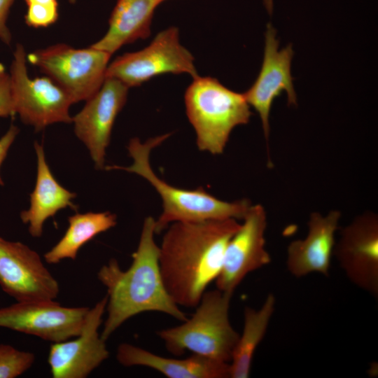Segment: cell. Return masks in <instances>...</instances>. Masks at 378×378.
Segmentation results:
<instances>
[{
    "label": "cell",
    "instance_id": "obj_1",
    "mask_svg": "<svg viewBox=\"0 0 378 378\" xmlns=\"http://www.w3.org/2000/svg\"><path fill=\"white\" fill-rule=\"evenodd\" d=\"M240 227L234 218L174 222L159 246L167 292L178 306L195 308L221 270L227 245Z\"/></svg>",
    "mask_w": 378,
    "mask_h": 378
},
{
    "label": "cell",
    "instance_id": "obj_2",
    "mask_svg": "<svg viewBox=\"0 0 378 378\" xmlns=\"http://www.w3.org/2000/svg\"><path fill=\"white\" fill-rule=\"evenodd\" d=\"M155 220L145 218L139 242L130 267L122 270L111 259L98 272L107 290V316L101 337H109L131 317L145 312H158L183 321L186 314L172 300L164 286L159 265V246L154 235Z\"/></svg>",
    "mask_w": 378,
    "mask_h": 378
},
{
    "label": "cell",
    "instance_id": "obj_3",
    "mask_svg": "<svg viewBox=\"0 0 378 378\" xmlns=\"http://www.w3.org/2000/svg\"><path fill=\"white\" fill-rule=\"evenodd\" d=\"M170 133L160 135L142 143L132 139L127 146L133 163L129 167L108 166L106 169H122L136 174L148 181L160 195L163 210L155 221V234H160L174 222H196L208 220L234 218L243 220L251 202L247 199L233 202L219 200L204 188L187 190L171 186L159 178L150 163V154L160 145Z\"/></svg>",
    "mask_w": 378,
    "mask_h": 378
},
{
    "label": "cell",
    "instance_id": "obj_4",
    "mask_svg": "<svg viewBox=\"0 0 378 378\" xmlns=\"http://www.w3.org/2000/svg\"><path fill=\"white\" fill-rule=\"evenodd\" d=\"M184 101L198 148L213 155L223 153L232 130L247 124L253 114L243 94L209 76L194 78Z\"/></svg>",
    "mask_w": 378,
    "mask_h": 378
},
{
    "label": "cell",
    "instance_id": "obj_5",
    "mask_svg": "<svg viewBox=\"0 0 378 378\" xmlns=\"http://www.w3.org/2000/svg\"><path fill=\"white\" fill-rule=\"evenodd\" d=\"M232 296L217 288L206 290L190 318L179 326L157 331V335L176 356L189 351L230 363L239 336L229 317Z\"/></svg>",
    "mask_w": 378,
    "mask_h": 378
},
{
    "label": "cell",
    "instance_id": "obj_6",
    "mask_svg": "<svg viewBox=\"0 0 378 378\" xmlns=\"http://www.w3.org/2000/svg\"><path fill=\"white\" fill-rule=\"evenodd\" d=\"M111 56L91 46L75 48L57 43L30 52L27 60L63 89L74 104L88 100L99 90Z\"/></svg>",
    "mask_w": 378,
    "mask_h": 378
},
{
    "label": "cell",
    "instance_id": "obj_7",
    "mask_svg": "<svg viewBox=\"0 0 378 378\" xmlns=\"http://www.w3.org/2000/svg\"><path fill=\"white\" fill-rule=\"evenodd\" d=\"M26 63L24 48L18 43L9 74L15 113L36 132L54 123L72 122L69 107L73 103L68 94L46 76L31 78Z\"/></svg>",
    "mask_w": 378,
    "mask_h": 378
},
{
    "label": "cell",
    "instance_id": "obj_8",
    "mask_svg": "<svg viewBox=\"0 0 378 378\" xmlns=\"http://www.w3.org/2000/svg\"><path fill=\"white\" fill-rule=\"evenodd\" d=\"M198 76L192 54L181 43L178 29L170 27L159 32L144 49L127 52L108 64L106 78H115L129 88L164 74Z\"/></svg>",
    "mask_w": 378,
    "mask_h": 378
},
{
    "label": "cell",
    "instance_id": "obj_9",
    "mask_svg": "<svg viewBox=\"0 0 378 378\" xmlns=\"http://www.w3.org/2000/svg\"><path fill=\"white\" fill-rule=\"evenodd\" d=\"M89 309L63 307L54 300L17 302L0 308V327L59 342L79 335Z\"/></svg>",
    "mask_w": 378,
    "mask_h": 378
},
{
    "label": "cell",
    "instance_id": "obj_10",
    "mask_svg": "<svg viewBox=\"0 0 378 378\" xmlns=\"http://www.w3.org/2000/svg\"><path fill=\"white\" fill-rule=\"evenodd\" d=\"M333 253L348 279L378 297V216L366 211L343 227Z\"/></svg>",
    "mask_w": 378,
    "mask_h": 378
},
{
    "label": "cell",
    "instance_id": "obj_11",
    "mask_svg": "<svg viewBox=\"0 0 378 378\" xmlns=\"http://www.w3.org/2000/svg\"><path fill=\"white\" fill-rule=\"evenodd\" d=\"M266 227L264 206L252 204L227 245L215 280L217 289L232 295L247 274L270 263L271 256L265 248Z\"/></svg>",
    "mask_w": 378,
    "mask_h": 378
},
{
    "label": "cell",
    "instance_id": "obj_12",
    "mask_svg": "<svg viewBox=\"0 0 378 378\" xmlns=\"http://www.w3.org/2000/svg\"><path fill=\"white\" fill-rule=\"evenodd\" d=\"M0 286L17 302L55 300L59 293L58 282L36 251L1 237Z\"/></svg>",
    "mask_w": 378,
    "mask_h": 378
},
{
    "label": "cell",
    "instance_id": "obj_13",
    "mask_svg": "<svg viewBox=\"0 0 378 378\" xmlns=\"http://www.w3.org/2000/svg\"><path fill=\"white\" fill-rule=\"evenodd\" d=\"M107 296L90 308L83 328L74 340L52 343L48 362L54 378H84L109 356L106 341L99 334Z\"/></svg>",
    "mask_w": 378,
    "mask_h": 378
},
{
    "label": "cell",
    "instance_id": "obj_14",
    "mask_svg": "<svg viewBox=\"0 0 378 378\" xmlns=\"http://www.w3.org/2000/svg\"><path fill=\"white\" fill-rule=\"evenodd\" d=\"M128 90L121 81L106 78L99 90L72 117L75 134L88 148L97 169L104 167L112 128L127 102Z\"/></svg>",
    "mask_w": 378,
    "mask_h": 378
},
{
    "label": "cell",
    "instance_id": "obj_15",
    "mask_svg": "<svg viewBox=\"0 0 378 378\" xmlns=\"http://www.w3.org/2000/svg\"><path fill=\"white\" fill-rule=\"evenodd\" d=\"M279 41L271 24L267 26L264 56L260 73L252 86L243 93L247 103L259 114L265 139L268 141L270 114L274 99L286 91L288 105H297V96L290 72L292 45L278 50Z\"/></svg>",
    "mask_w": 378,
    "mask_h": 378
},
{
    "label": "cell",
    "instance_id": "obj_16",
    "mask_svg": "<svg viewBox=\"0 0 378 378\" xmlns=\"http://www.w3.org/2000/svg\"><path fill=\"white\" fill-rule=\"evenodd\" d=\"M340 217L337 210L325 216L316 211L310 214L306 237L293 241L287 248L286 267L293 276L300 278L313 272L329 275Z\"/></svg>",
    "mask_w": 378,
    "mask_h": 378
},
{
    "label": "cell",
    "instance_id": "obj_17",
    "mask_svg": "<svg viewBox=\"0 0 378 378\" xmlns=\"http://www.w3.org/2000/svg\"><path fill=\"white\" fill-rule=\"evenodd\" d=\"M116 358L124 366L148 367L168 378L230 377V363L197 354L186 358H167L133 344L122 343L118 347Z\"/></svg>",
    "mask_w": 378,
    "mask_h": 378
},
{
    "label": "cell",
    "instance_id": "obj_18",
    "mask_svg": "<svg viewBox=\"0 0 378 378\" xmlns=\"http://www.w3.org/2000/svg\"><path fill=\"white\" fill-rule=\"evenodd\" d=\"M37 157V176L34 190L30 194V206L20 214L22 221L28 224L30 234L39 237L45 221L60 209L76 206L72 202L76 195L62 187L55 178L46 161L43 147L34 144Z\"/></svg>",
    "mask_w": 378,
    "mask_h": 378
},
{
    "label": "cell",
    "instance_id": "obj_19",
    "mask_svg": "<svg viewBox=\"0 0 378 378\" xmlns=\"http://www.w3.org/2000/svg\"><path fill=\"white\" fill-rule=\"evenodd\" d=\"M158 5L157 0H117L106 33L91 46L112 55L126 44L148 38Z\"/></svg>",
    "mask_w": 378,
    "mask_h": 378
},
{
    "label": "cell",
    "instance_id": "obj_20",
    "mask_svg": "<svg viewBox=\"0 0 378 378\" xmlns=\"http://www.w3.org/2000/svg\"><path fill=\"white\" fill-rule=\"evenodd\" d=\"M275 305V296L269 293L258 309L244 308L242 333L239 336L230 362V378L249 377L254 353L265 337Z\"/></svg>",
    "mask_w": 378,
    "mask_h": 378
},
{
    "label": "cell",
    "instance_id": "obj_21",
    "mask_svg": "<svg viewBox=\"0 0 378 378\" xmlns=\"http://www.w3.org/2000/svg\"><path fill=\"white\" fill-rule=\"evenodd\" d=\"M116 216L109 211L76 214L68 218L69 227L61 239L44 254L49 264L75 260L79 249L97 234L114 227Z\"/></svg>",
    "mask_w": 378,
    "mask_h": 378
},
{
    "label": "cell",
    "instance_id": "obj_22",
    "mask_svg": "<svg viewBox=\"0 0 378 378\" xmlns=\"http://www.w3.org/2000/svg\"><path fill=\"white\" fill-rule=\"evenodd\" d=\"M34 355L9 344H0V378H15L26 372L34 361Z\"/></svg>",
    "mask_w": 378,
    "mask_h": 378
},
{
    "label": "cell",
    "instance_id": "obj_23",
    "mask_svg": "<svg viewBox=\"0 0 378 378\" xmlns=\"http://www.w3.org/2000/svg\"><path fill=\"white\" fill-rule=\"evenodd\" d=\"M27 10L24 21L34 28L48 27L58 19L57 0H24Z\"/></svg>",
    "mask_w": 378,
    "mask_h": 378
},
{
    "label": "cell",
    "instance_id": "obj_24",
    "mask_svg": "<svg viewBox=\"0 0 378 378\" xmlns=\"http://www.w3.org/2000/svg\"><path fill=\"white\" fill-rule=\"evenodd\" d=\"M15 113L10 91L9 74H0V117H8Z\"/></svg>",
    "mask_w": 378,
    "mask_h": 378
},
{
    "label": "cell",
    "instance_id": "obj_25",
    "mask_svg": "<svg viewBox=\"0 0 378 378\" xmlns=\"http://www.w3.org/2000/svg\"><path fill=\"white\" fill-rule=\"evenodd\" d=\"M15 0H0V41L10 45L11 33L7 27L6 21L9 10Z\"/></svg>",
    "mask_w": 378,
    "mask_h": 378
},
{
    "label": "cell",
    "instance_id": "obj_26",
    "mask_svg": "<svg viewBox=\"0 0 378 378\" xmlns=\"http://www.w3.org/2000/svg\"><path fill=\"white\" fill-rule=\"evenodd\" d=\"M18 132L19 129L16 126L11 125L8 131L0 139V167ZM0 185H4L1 176Z\"/></svg>",
    "mask_w": 378,
    "mask_h": 378
},
{
    "label": "cell",
    "instance_id": "obj_27",
    "mask_svg": "<svg viewBox=\"0 0 378 378\" xmlns=\"http://www.w3.org/2000/svg\"><path fill=\"white\" fill-rule=\"evenodd\" d=\"M263 2L269 14H272L273 10V0H263Z\"/></svg>",
    "mask_w": 378,
    "mask_h": 378
},
{
    "label": "cell",
    "instance_id": "obj_28",
    "mask_svg": "<svg viewBox=\"0 0 378 378\" xmlns=\"http://www.w3.org/2000/svg\"><path fill=\"white\" fill-rule=\"evenodd\" d=\"M5 72V67L3 64L0 63V74Z\"/></svg>",
    "mask_w": 378,
    "mask_h": 378
},
{
    "label": "cell",
    "instance_id": "obj_29",
    "mask_svg": "<svg viewBox=\"0 0 378 378\" xmlns=\"http://www.w3.org/2000/svg\"><path fill=\"white\" fill-rule=\"evenodd\" d=\"M69 1L71 3V4H75L76 2V0H69Z\"/></svg>",
    "mask_w": 378,
    "mask_h": 378
},
{
    "label": "cell",
    "instance_id": "obj_30",
    "mask_svg": "<svg viewBox=\"0 0 378 378\" xmlns=\"http://www.w3.org/2000/svg\"><path fill=\"white\" fill-rule=\"evenodd\" d=\"M165 0H157L158 4H160L161 3H162L163 1H164Z\"/></svg>",
    "mask_w": 378,
    "mask_h": 378
}]
</instances>
